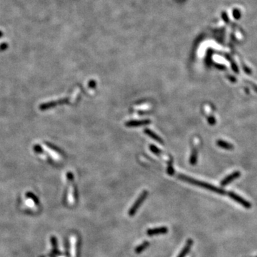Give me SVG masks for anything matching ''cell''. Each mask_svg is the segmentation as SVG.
Returning <instances> with one entry per match:
<instances>
[{"instance_id": "1", "label": "cell", "mask_w": 257, "mask_h": 257, "mask_svg": "<svg viewBox=\"0 0 257 257\" xmlns=\"http://www.w3.org/2000/svg\"><path fill=\"white\" fill-rule=\"evenodd\" d=\"M179 179L183 180V181H186V182H188L189 184L196 185V186H200V187H202V188H204L206 189L210 190V191H214V192L215 193H218L219 194L223 195L225 193V191H224V189H222V188L216 187V186H213V185L208 184V183L206 182L198 181V180L193 179L192 178H190L188 177V176H186L185 175H179Z\"/></svg>"}, {"instance_id": "2", "label": "cell", "mask_w": 257, "mask_h": 257, "mask_svg": "<svg viewBox=\"0 0 257 257\" xmlns=\"http://www.w3.org/2000/svg\"><path fill=\"white\" fill-rule=\"evenodd\" d=\"M147 195H148V192H147V191H144L143 192L140 194V196L138 197V199H137L134 203L132 206H131V208L129 209V210H128V215H129L130 217H133V216L136 213L137 210L139 209L140 206H141V204L144 201L146 198H147Z\"/></svg>"}, {"instance_id": "3", "label": "cell", "mask_w": 257, "mask_h": 257, "mask_svg": "<svg viewBox=\"0 0 257 257\" xmlns=\"http://www.w3.org/2000/svg\"><path fill=\"white\" fill-rule=\"evenodd\" d=\"M229 196L234 201H235L236 202H237V203H239V204H241L242 206H244V208L250 209L251 207V204H250L249 202L246 201V200H245L244 199H243L242 197L239 196V195H237L235 193L230 191V192H229Z\"/></svg>"}, {"instance_id": "4", "label": "cell", "mask_w": 257, "mask_h": 257, "mask_svg": "<svg viewBox=\"0 0 257 257\" xmlns=\"http://www.w3.org/2000/svg\"><path fill=\"white\" fill-rule=\"evenodd\" d=\"M168 232V228L165 227L155 228V229H150L147 231V234L149 236L159 235V234H164Z\"/></svg>"}, {"instance_id": "5", "label": "cell", "mask_w": 257, "mask_h": 257, "mask_svg": "<svg viewBox=\"0 0 257 257\" xmlns=\"http://www.w3.org/2000/svg\"><path fill=\"white\" fill-rule=\"evenodd\" d=\"M239 176H241V173L239 171H235V172L231 174L230 175L227 176L224 180H222L221 185L222 186H226V185L230 184L231 181L236 179L237 178H239Z\"/></svg>"}, {"instance_id": "6", "label": "cell", "mask_w": 257, "mask_h": 257, "mask_svg": "<svg viewBox=\"0 0 257 257\" xmlns=\"http://www.w3.org/2000/svg\"><path fill=\"white\" fill-rule=\"evenodd\" d=\"M192 245H193V240L191 239H188L184 248L181 250V252L179 253V254L178 255L177 257H185L186 256V254H187V253H188V251H189L190 249H191V246H192Z\"/></svg>"}, {"instance_id": "7", "label": "cell", "mask_w": 257, "mask_h": 257, "mask_svg": "<svg viewBox=\"0 0 257 257\" xmlns=\"http://www.w3.org/2000/svg\"><path fill=\"white\" fill-rule=\"evenodd\" d=\"M150 123L149 120H140V121H131L126 124L127 126H140L142 125L148 124Z\"/></svg>"}, {"instance_id": "8", "label": "cell", "mask_w": 257, "mask_h": 257, "mask_svg": "<svg viewBox=\"0 0 257 257\" xmlns=\"http://www.w3.org/2000/svg\"><path fill=\"white\" fill-rule=\"evenodd\" d=\"M149 244H150L149 241H144V242H142L141 244H139L138 246H136V248H135V253H137V254H139V253H142L146 248L149 246Z\"/></svg>"}, {"instance_id": "9", "label": "cell", "mask_w": 257, "mask_h": 257, "mask_svg": "<svg viewBox=\"0 0 257 257\" xmlns=\"http://www.w3.org/2000/svg\"><path fill=\"white\" fill-rule=\"evenodd\" d=\"M217 145L219 147H222V148L225 149H233V146L231 144L228 143L227 141H222V140H219V141H217Z\"/></svg>"}, {"instance_id": "10", "label": "cell", "mask_w": 257, "mask_h": 257, "mask_svg": "<svg viewBox=\"0 0 257 257\" xmlns=\"http://www.w3.org/2000/svg\"><path fill=\"white\" fill-rule=\"evenodd\" d=\"M145 132L147 133L148 135H149L150 136H152V138L154 139H155L156 141L160 142V143H162V140L161 139L159 138V137L158 136H157V135H156L155 134H154L153 132H152V131H150V130L146 129L145 130Z\"/></svg>"}]
</instances>
